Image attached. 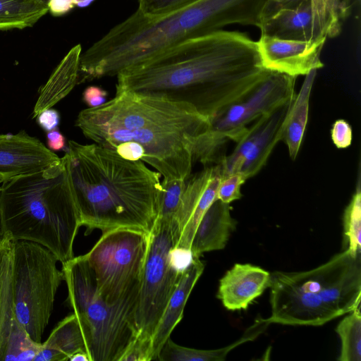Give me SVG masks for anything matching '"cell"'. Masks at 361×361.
Returning a JSON list of instances; mask_svg holds the SVG:
<instances>
[{
    "mask_svg": "<svg viewBox=\"0 0 361 361\" xmlns=\"http://www.w3.org/2000/svg\"><path fill=\"white\" fill-rule=\"evenodd\" d=\"M267 72L256 42L240 32L219 30L123 69L116 85L187 103L210 118Z\"/></svg>",
    "mask_w": 361,
    "mask_h": 361,
    "instance_id": "obj_1",
    "label": "cell"
},
{
    "mask_svg": "<svg viewBox=\"0 0 361 361\" xmlns=\"http://www.w3.org/2000/svg\"><path fill=\"white\" fill-rule=\"evenodd\" d=\"M306 4H311V0H268L263 13L262 22L281 9L295 8Z\"/></svg>",
    "mask_w": 361,
    "mask_h": 361,
    "instance_id": "obj_35",
    "label": "cell"
},
{
    "mask_svg": "<svg viewBox=\"0 0 361 361\" xmlns=\"http://www.w3.org/2000/svg\"><path fill=\"white\" fill-rule=\"evenodd\" d=\"M267 328L261 319L256 321L243 336L235 343L216 350H199L179 345L169 337L162 346L157 360L159 361H222L238 345L257 338Z\"/></svg>",
    "mask_w": 361,
    "mask_h": 361,
    "instance_id": "obj_23",
    "label": "cell"
},
{
    "mask_svg": "<svg viewBox=\"0 0 361 361\" xmlns=\"http://www.w3.org/2000/svg\"><path fill=\"white\" fill-rule=\"evenodd\" d=\"M294 97L252 122L233 152L224 155L219 162L222 176L238 173L248 179L264 166L274 147L281 140L284 123Z\"/></svg>",
    "mask_w": 361,
    "mask_h": 361,
    "instance_id": "obj_12",
    "label": "cell"
},
{
    "mask_svg": "<svg viewBox=\"0 0 361 361\" xmlns=\"http://www.w3.org/2000/svg\"><path fill=\"white\" fill-rule=\"evenodd\" d=\"M178 241L173 221L157 218L149 233L140 279L135 325L137 336L152 340L154 331L182 274L169 263V253Z\"/></svg>",
    "mask_w": 361,
    "mask_h": 361,
    "instance_id": "obj_11",
    "label": "cell"
},
{
    "mask_svg": "<svg viewBox=\"0 0 361 361\" xmlns=\"http://www.w3.org/2000/svg\"><path fill=\"white\" fill-rule=\"evenodd\" d=\"M61 158L25 131L0 135V182L41 171Z\"/></svg>",
    "mask_w": 361,
    "mask_h": 361,
    "instance_id": "obj_15",
    "label": "cell"
},
{
    "mask_svg": "<svg viewBox=\"0 0 361 361\" xmlns=\"http://www.w3.org/2000/svg\"><path fill=\"white\" fill-rule=\"evenodd\" d=\"M250 0H200L160 16L137 9L81 54L78 85L140 63L187 39L228 25H246Z\"/></svg>",
    "mask_w": 361,
    "mask_h": 361,
    "instance_id": "obj_4",
    "label": "cell"
},
{
    "mask_svg": "<svg viewBox=\"0 0 361 361\" xmlns=\"http://www.w3.org/2000/svg\"><path fill=\"white\" fill-rule=\"evenodd\" d=\"M185 180L176 179L166 181L162 180L163 192L157 218L174 221L181 202Z\"/></svg>",
    "mask_w": 361,
    "mask_h": 361,
    "instance_id": "obj_27",
    "label": "cell"
},
{
    "mask_svg": "<svg viewBox=\"0 0 361 361\" xmlns=\"http://www.w3.org/2000/svg\"><path fill=\"white\" fill-rule=\"evenodd\" d=\"M229 204L216 199L203 215L195 230L190 250L194 257L224 249L237 221L231 214Z\"/></svg>",
    "mask_w": 361,
    "mask_h": 361,
    "instance_id": "obj_19",
    "label": "cell"
},
{
    "mask_svg": "<svg viewBox=\"0 0 361 361\" xmlns=\"http://www.w3.org/2000/svg\"><path fill=\"white\" fill-rule=\"evenodd\" d=\"M221 176V166L219 163L205 166L185 180L181 202L173 221L179 235L175 247L190 249L198 224L217 199V190Z\"/></svg>",
    "mask_w": 361,
    "mask_h": 361,
    "instance_id": "obj_13",
    "label": "cell"
},
{
    "mask_svg": "<svg viewBox=\"0 0 361 361\" xmlns=\"http://www.w3.org/2000/svg\"><path fill=\"white\" fill-rule=\"evenodd\" d=\"M3 233H2V228H1V215H0V242L3 240Z\"/></svg>",
    "mask_w": 361,
    "mask_h": 361,
    "instance_id": "obj_42",
    "label": "cell"
},
{
    "mask_svg": "<svg viewBox=\"0 0 361 361\" xmlns=\"http://www.w3.org/2000/svg\"><path fill=\"white\" fill-rule=\"evenodd\" d=\"M36 1L40 2V3L43 4H45V5H47V3L49 1V0H36Z\"/></svg>",
    "mask_w": 361,
    "mask_h": 361,
    "instance_id": "obj_43",
    "label": "cell"
},
{
    "mask_svg": "<svg viewBox=\"0 0 361 361\" xmlns=\"http://www.w3.org/2000/svg\"><path fill=\"white\" fill-rule=\"evenodd\" d=\"M75 126L85 137L108 149L126 142L140 144L145 152L142 161L169 181L190 176L210 121L187 103L116 85L112 99L80 111Z\"/></svg>",
    "mask_w": 361,
    "mask_h": 361,
    "instance_id": "obj_2",
    "label": "cell"
},
{
    "mask_svg": "<svg viewBox=\"0 0 361 361\" xmlns=\"http://www.w3.org/2000/svg\"><path fill=\"white\" fill-rule=\"evenodd\" d=\"M171 266L179 274H183L192 263L194 256L189 248L172 247L169 253Z\"/></svg>",
    "mask_w": 361,
    "mask_h": 361,
    "instance_id": "obj_33",
    "label": "cell"
},
{
    "mask_svg": "<svg viewBox=\"0 0 361 361\" xmlns=\"http://www.w3.org/2000/svg\"><path fill=\"white\" fill-rule=\"evenodd\" d=\"M270 323L318 326L360 305L361 253L335 255L302 271L271 273Z\"/></svg>",
    "mask_w": 361,
    "mask_h": 361,
    "instance_id": "obj_6",
    "label": "cell"
},
{
    "mask_svg": "<svg viewBox=\"0 0 361 361\" xmlns=\"http://www.w3.org/2000/svg\"><path fill=\"white\" fill-rule=\"evenodd\" d=\"M94 0H72L74 6L85 8L89 6Z\"/></svg>",
    "mask_w": 361,
    "mask_h": 361,
    "instance_id": "obj_41",
    "label": "cell"
},
{
    "mask_svg": "<svg viewBox=\"0 0 361 361\" xmlns=\"http://www.w3.org/2000/svg\"><path fill=\"white\" fill-rule=\"evenodd\" d=\"M343 1H349L350 0H342Z\"/></svg>",
    "mask_w": 361,
    "mask_h": 361,
    "instance_id": "obj_44",
    "label": "cell"
},
{
    "mask_svg": "<svg viewBox=\"0 0 361 361\" xmlns=\"http://www.w3.org/2000/svg\"><path fill=\"white\" fill-rule=\"evenodd\" d=\"M67 303L82 329L90 361H119L135 338L138 295L111 305L100 295L94 273L84 255L62 263Z\"/></svg>",
    "mask_w": 361,
    "mask_h": 361,
    "instance_id": "obj_7",
    "label": "cell"
},
{
    "mask_svg": "<svg viewBox=\"0 0 361 361\" xmlns=\"http://www.w3.org/2000/svg\"><path fill=\"white\" fill-rule=\"evenodd\" d=\"M47 12L36 0H0V30L32 27Z\"/></svg>",
    "mask_w": 361,
    "mask_h": 361,
    "instance_id": "obj_24",
    "label": "cell"
},
{
    "mask_svg": "<svg viewBox=\"0 0 361 361\" xmlns=\"http://www.w3.org/2000/svg\"><path fill=\"white\" fill-rule=\"evenodd\" d=\"M11 268V241L6 238L0 242V315L7 280Z\"/></svg>",
    "mask_w": 361,
    "mask_h": 361,
    "instance_id": "obj_31",
    "label": "cell"
},
{
    "mask_svg": "<svg viewBox=\"0 0 361 361\" xmlns=\"http://www.w3.org/2000/svg\"><path fill=\"white\" fill-rule=\"evenodd\" d=\"M82 226L147 234L157 218L163 188L157 171L97 144L69 140L63 156Z\"/></svg>",
    "mask_w": 361,
    "mask_h": 361,
    "instance_id": "obj_3",
    "label": "cell"
},
{
    "mask_svg": "<svg viewBox=\"0 0 361 361\" xmlns=\"http://www.w3.org/2000/svg\"><path fill=\"white\" fill-rule=\"evenodd\" d=\"M81 54L82 47L78 44L73 47L64 56L47 82L41 87L33 109V117H37L42 111L51 108L78 85Z\"/></svg>",
    "mask_w": 361,
    "mask_h": 361,
    "instance_id": "obj_20",
    "label": "cell"
},
{
    "mask_svg": "<svg viewBox=\"0 0 361 361\" xmlns=\"http://www.w3.org/2000/svg\"><path fill=\"white\" fill-rule=\"evenodd\" d=\"M343 250L353 255L361 253V181L360 167L357 185L352 198L343 213Z\"/></svg>",
    "mask_w": 361,
    "mask_h": 361,
    "instance_id": "obj_26",
    "label": "cell"
},
{
    "mask_svg": "<svg viewBox=\"0 0 361 361\" xmlns=\"http://www.w3.org/2000/svg\"><path fill=\"white\" fill-rule=\"evenodd\" d=\"M0 215L3 238L38 243L61 264L74 257L82 223L65 157L41 171L3 182Z\"/></svg>",
    "mask_w": 361,
    "mask_h": 361,
    "instance_id": "obj_5",
    "label": "cell"
},
{
    "mask_svg": "<svg viewBox=\"0 0 361 361\" xmlns=\"http://www.w3.org/2000/svg\"><path fill=\"white\" fill-rule=\"evenodd\" d=\"M58 259L30 241H11V292L16 317L30 338L42 343L63 274Z\"/></svg>",
    "mask_w": 361,
    "mask_h": 361,
    "instance_id": "obj_8",
    "label": "cell"
},
{
    "mask_svg": "<svg viewBox=\"0 0 361 361\" xmlns=\"http://www.w3.org/2000/svg\"><path fill=\"white\" fill-rule=\"evenodd\" d=\"M48 11L54 16H61L71 11L75 6L72 0H49Z\"/></svg>",
    "mask_w": 361,
    "mask_h": 361,
    "instance_id": "obj_38",
    "label": "cell"
},
{
    "mask_svg": "<svg viewBox=\"0 0 361 361\" xmlns=\"http://www.w3.org/2000/svg\"><path fill=\"white\" fill-rule=\"evenodd\" d=\"M120 157L130 161H142L145 152L142 145L135 142H126L117 145L114 149Z\"/></svg>",
    "mask_w": 361,
    "mask_h": 361,
    "instance_id": "obj_34",
    "label": "cell"
},
{
    "mask_svg": "<svg viewBox=\"0 0 361 361\" xmlns=\"http://www.w3.org/2000/svg\"><path fill=\"white\" fill-rule=\"evenodd\" d=\"M259 28L261 35L285 39L316 41L328 38L325 30L314 17L311 4L281 9L264 19Z\"/></svg>",
    "mask_w": 361,
    "mask_h": 361,
    "instance_id": "obj_17",
    "label": "cell"
},
{
    "mask_svg": "<svg viewBox=\"0 0 361 361\" xmlns=\"http://www.w3.org/2000/svg\"><path fill=\"white\" fill-rule=\"evenodd\" d=\"M314 69L305 75L300 90L295 94L286 116L281 140L287 146L290 157L294 160L299 152L305 132L310 107V97L317 75Z\"/></svg>",
    "mask_w": 361,
    "mask_h": 361,
    "instance_id": "obj_22",
    "label": "cell"
},
{
    "mask_svg": "<svg viewBox=\"0 0 361 361\" xmlns=\"http://www.w3.org/2000/svg\"><path fill=\"white\" fill-rule=\"evenodd\" d=\"M149 234L118 228L102 235L83 255L92 269L97 290L109 304L114 305L139 294Z\"/></svg>",
    "mask_w": 361,
    "mask_h": 361,
    "instance_id": "obj_9",
    "label": "cell"
},
{
    "mask_svg": "<svg viewBox=\"0 0 361 361\" xmlns=\"http://www.w3.org/2000/svg\"><path fill=\"white\" fill-rule=\"evenodd\" d=\"M200 257H194L192 263L180 276L152 338V360H157L166 341L183 318L188 299L204 269Z\"/></svg>",
    "mask_w": 361,
    "mask_h": 361,
    "instance_id": "obj_18",
    "label": "cell"
},
{
    "mask_svg": "<svg viewBox=\"0 0 361 361\" xmlns=\"http://www.w3.org/2000/svg\"><path fill=\"white\" fill-rule=\"evenodd\" d=\"M200 0H138V10L149 16H160L191 5Z\"/></svg>",
    "mask_w": 361,
    "mask_h": 361,
    "instance_id": "obj_28",
    "label": "cell"
},
{
    "mask_svg": "<svg viewBox=\"0 0 361 361\" xmlns=\"http://www.w3.org/2000/svg\"><path fill=\"white\" fill-rule=\"evenodd\" d=\"M152 340L135 336L119 361H151Z\"/></svg>",
    "mask_w": 361,
    "mask_h": 361,
    "instance_id": "obj_30",
    "label": "cell"
},
{
    "mask_svg": "<svg viewBox=\"0 0 361 361\" xmlns=\"http://www.w3.org/2000/svg\"><path fill=\"white\" fill-rule=\"evenodd\" d=\"M108 92L106 90L96 85L87 87L82 92V101L88 108L101 106L106 102Z\"/></svg>",
    "mask_w": 361,
    "mask_h": 361,
    "instance_id": "obj_36",
    "label": "cell"
},
{
    "mask_svg": "<svg viewBox=\"0 0 361 361\" xmlns=\"http://www.w3.org/2000/svg\"><path fill=\"white\" fill-rule=\"evenodd\" d=\"M38 125L45 131L56 129L60 123V114L56 109H47L37 116Z\"/></svg>",
    "mask_w": 361,
    "mask_h": 361,
    "instance_id": "obj_37",
    "label": "cell"
},
{
    "mask_svg": "<svg viewBox=\"0 0 361 361\" xmlns=\"http://www.w3.org/2000/svg\"><path fill=\"white\" fill-rule=\"evenodd\" d=\"M47 142L49 149L51 151H60L67 148L65 137L56 128L47 133Z\"/></svg>",
    "mask_w": 361,
    "mask_h": 361,
    "instance_id": "obj_39",
    "label": "cell"
},
{
    "mask_svg": "<svg viewBox=\"0 0 361 361\" xmlns=\"http://www.w3.org/2000/svg\"><path fill=\"white\" fill-rule=\"evenodd\" d=\"M331 140L338 149L349 147L352 142V128L350 124L343 119L335 121L331 130Z\"/></svg>",
    "mask_w": 361,
    "mask_h": 361,
    "instance_id": "obj_32",
    "label": "cell"
},
{
    "mask_svg": "<svg viewBox=\"0 0 361 361\" xmlns=\"http://www.w3.org/2000/svg\"><path fill=\"white\" fill-rule=\"evenodd\" d=\"M70 361H90L87 354L85 352H78L73 354L69 360Z\"/></svg>",
    "mask_w": 361,
    "mask_h": 361,
    "instance_id": "obj_40",
    "label": "cell"
},
{
    "mask_svg": "<svg viewBox=\"0 0 361 361\" xmlns=\"http://www.w3.org/2000/svg\"><path fill=\"white\" fill-rule=\"evenodd\" d=\"M326 39L300 41L261 35L256 42L262 64L266 70L296 78L323 67L320 54Z\"/></svg>",
    "mask_w": 361,
    "mask_h": 361,
    "instance_id": "obj_14",
    "label": "cell"
},
{
    "mask_svg": "<svg viewBox=\"0 0 361 361\" xmlns=\"http://www.w3.org/2000/svg\"><path fill=\"white\" fill-rule=\"evenodd\" d=\"M348 314L336 328L341 343L338 360L361 361L360 305Z\"/></svg>",
    "mask_w": 361,
    "mask_h": 361,
    "instance_id": "obj_25",
    "label": "cell"
},
{
    "mask_svg": "<svg viewBox=\"0 0 361 361\" xmlns=\"http://www.w3.org/2000/svg\"><path fill=\"white\" fill-rule=\"evenodd\" d=\"M246 180L238 173L221 176L217 190V199L227 204L239 200L242 197L241 185Z\"/></svg>",
    "mask_w": 361,
    "mask_h": 361,
    "instance_id": "obj_29",
    "label": "cell"
},
{
    "mask_svg": "<svg viewBox=\"0 0 361 361\" xmlns=\"http://www.w3.org/2000/svg\"><path fill=\"white\" fill-rule=\"evenodd\" d=\"M295 78L268 71L252 88L211 117L200 163L205 166L219 164L224 156L222 148L228 140L238 142L250 123L293 99Z\"/></svg>",
    "mask_w": 361,
    "mask_h": 361,
    "instance_id": "obj_10",
    "label": "cell"
},
{
    "mask_svg": "<svg viewBox=\"0 0 361 361\" xmlns=\"http://www.w3.org/2000/svg\"><path fill=\"white\" fill-rule=\"evenodd\" d=\"M78 352L87 354L82 329L73 312L62 319L42 343L34 361H66Z\"/></svg>",
    "mask_w": 361,
    "mask_h": 361,
    "instance_id": "obj_21",
    "label": "cell"
},
{
    "mask_svg": "<svg viewBox=\"0 0 361 361\" xmlns=\"http://www.w3.org/2000/svg\"><path fill=\"white\" fill-rule=\"evenodd\" d=\"M270 279L260 267L236 263L220 279L216 297L228 310H246L269 288Z\"/></svg>",
    "mask_w": 361,
    "mask_h": 361,
    "instance_id": "obj_16",
    "label": "cell"
}]
</instances>
